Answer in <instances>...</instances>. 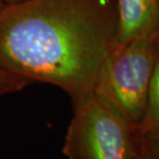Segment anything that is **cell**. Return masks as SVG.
Listing matches in <instances>:
<instances>
[{
  "instance_id": "cell-1",
  "label": "cell",
  "mask_w": 159,
  "mask_h": 159,
  "mask_svg": "<svg viewBox=\"0 0 159 159\" xmlns=\"http://www.w3.org/2000/svg\"><path fill=\"white\" fill-rule=\"evenodd\" d=\"M115 0H26L0 11V69L49 83L76 104L112 52Z\"/></svg>"
},
{
  "instance_id": "cell-2",
  "label": "cell",
  "mask_w": 159,
  "mask_h": 159,
  "mask_svg": "<svg viewBox=\"0 0 159 159\" xmlns=\"http://www.w3.org/2000/svg\"><path fill=\"white\" fill-rule=\"evenodd\" d=\"M73 105L62 148L68 159H136L139 133L114 105L93 93Z\"/></svg>"
},
{
  "instance_id": "cell-3",
  "label": "cell",
  "mask_w": 159,
  "mask_h": 159,
  "mask_svg": "<svg viewBox=\"0 0 159 159\" xmlns=\"http://www.w3.org/2000/svg\"><path fill=\"white\" fill-rule=\"evenodd\" d=\"M159 39L138 38L114 46L101 70L94 93L111 102L137 128L143 120Z\"/></svg>"
},
{
  "instance_id": "cell-4",
  "label": "cell",
  "mask_w": 159,
  "mask_h": 159,
  "mask_svg": "<svg viewBox=\"0 0 159 159\" xmlns=\"http://www.w3.org/2000/svg\"><path fill=\"white\" fill-rule=\"evenodd\" d=\"M114 46L138 38L159 39V0H115Z\"/></svg>"
},
{
  "instance_id": "cell-5",
  "label": "cell",
  "mask_w": 159,
  "mask_h": 159,
  "mask_svg": "<svg viewBox=\"0 0 159 159\" xmlns=\"http://www.w3.org/2000/svg\"><path fill=\"white\" fill-rule=\"evenodd\" d=\"M159 129V47L156 62L149 84L146 109L141 124L138 127L139 134Z\"/></svg>"
},
{
  "instance_id": "cell-6",
  "label": "cell",
  "mask_w": 159,
  "mask_h": 159,
  "mask_svg": "<svg viewBox=\"0 0 159 159\" xmlns=\"http://www.w3.org/2000/svg\"><path fill=\"white\" fill-rule=\"evenodd\" d=\"M138 155L142 159H159V129L139 134Z\"/></svg>"
},
{
  "instance_id": "cell-7",
  "label": "cell",
  "mask_w": 159,
  "mask_h": 159,
  "mask_svg": "<svg viewBox=\"0 0 159 159\" xmlns=\"http://www.w3.org/2000/svg\"><path fill=\"white\" fill-rule=\"evenodd\" d=\"M30 83L31 81L22 76L0 69V96L19 91L25 89Z\"/></svg>"
},
{
  "instance_id": "cell-8",
  "label": "cell",
  "mask_w": 159,
  "mask_h": 159,
  "mask_svg": "<svg viewBox=\"0 0 159 159\" xmlns=\"http://www.w3.org/2000/svg\"><path fill=\"white\" fill-rule=\"evenodd\" d=\"M23 1H26V0H0V2H1L4 6L11 5V4H16V3L23 2Z\"/></svg>"
},
{
  "instance_id": "cell-9",
  "label": "cell",
  "mask_w": 159,
  "mask_h": 159,
  "mask_svg": "<svg viewBox=\"0 0 159 159\" xmlns=\"http://www.w3.org/2000/svg\"><path fill=\"white\" fill-rule=\"evenodd\" d=\"M3 7H4V5H3L1 2H0V11H1V9H2Z\"/></svg>"
},
{
  "instance_id": "cell-10",
  "label": "cell",
  "mask_w": 159,
  "mask_h": 159,
  "mask_svg": "<svg viewBox=\"0 0 159 159\" xmlns=\"http://www.w3.org/2000/svg\"><path fill=\"white\" fill-rule=\"evenodd\" d=\"M136 159H142L140 156H139V155H137V157H136Z\"/></svg>"
}]
</instances>
